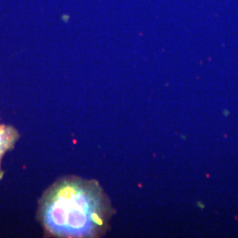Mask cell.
<instances>
[{
	"label": "cell",
	"instance_id": "cell-1",
	"mask_svg": "<svg viewBox=\"0 0 238 238\" xmlns=\"http://www.w3.org/2000/svg\"><path fill=\"white\" fill-rule=\"evenodd\" d=\"M114 214L111 201L98 181L68 175L43 192L36 219L45 236L94 238L107 233Z\"/></svg>",
	"mask_w": 238,
	"mask_h": 238
},
{
	"label": "cell",
	"instance_id": "cell-2",
	"mask_svg": "<svg viewBox=\"0 0 238 238\" xmlns=\"http://www.w3.org/2000/svg\"><path fill=\"white\" fill-rule=\"evenodd\" d=\"M19 138L20 134L14 127L0 125V179L4 175V172L1 168L2 159L4 155L15 146Z\"/></svg>",
	"mask_w": 238,
	"mask_h": 238
}]
</instances>
